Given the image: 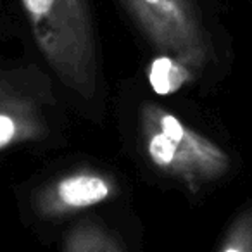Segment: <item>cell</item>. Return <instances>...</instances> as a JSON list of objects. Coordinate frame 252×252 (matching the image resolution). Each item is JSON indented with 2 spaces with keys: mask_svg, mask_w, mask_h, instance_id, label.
<instances>
[{
  "mask_svg": "<svg viewBox=\"0 0 252 252\" xmlns=\"http://www.w3.org/2000/svg\"><path fill=\"white\" fill-rule=\"evenodd\" d=\"M33 38L61 81L92 100L100 83V56L88 0H21Z\"/></svg>",
  "mask_w": 252,
  "mask_h": 252,
  "instance_id": "6da1fadb",
  "label": "cell"
},
{
  "mask_svg": "<svg viewBox=\"0 0 252 252\" xmlns=\"http://www.w3.org/2000/svg\"><path fill=\"white\" fill-rule=\"evenodd\" d=\"M116 193L118 183L111 175L98 169H78L49 183L35 202L42 216L56 218L94 207L114 199Z\"/></svg>",
  "mask_w": 252,
  "mask_h": 252,
  "instance_id": "277c9868",
  "label": "cell"
},
{
  "mask_svg": "<svg viewBox=\"0 0 252 252\" xmlns=\"http://www.w3.org/2000/svg\"><path fill=\"white\" fill-rule=\"evenodd\" d=\"M195 74V71L187 64H183L182 61L161 54V57L152 64L149 78H151L156 90L161 94H169V92L178 90L183 83L193 80Z\"/></svg>",
  "mask_w": 252,
  "mask_h": 252,
  "instance_id": "52a82bcc",
  "label": "cell"
},
{
  "mask_svg": "<svg viewBox=\"0 0 252 252\" xmlns=\"http://www.w3.org/2000/svg\"><path fill=\"white\" fill-rule=\"evenodd\" d=\"M147 158L161 173L178 180L192 193L218 182L230 171V156L211 138L158 104H144L138 112Z\"/></svg>",
  "mask_w": 252,
  "mask_h": 252,
  "instance_id": "7a4b0ae2",
  "label": "cell"
},
{
  "mask_svg": "<svg viewBox=\"0 0 252 252\" xmlns=\"http://www.w3.org/2000/svg\"><path fill=\"white\" fill-rule=\"evenodd\" d=\"M221 252H233V251H252V209L242 213L230 230L226 231L223 242L220 245Z\"/></svg>",
  "mask_w": 252,
  "mask_h": 252,
  "instance_id": "ba28073f",
  "label": "cell"
},
{
  "mask_svg": "<svg viewBox=\"0 0 252 252\" xmlns=\"http://www.w3.org/2000/svg\"><path fill=\"white\" fill-rule=\"evenodd\" d=\"M47 128L38 102L23 90L0 81V151L40 140Z\"/></svg>",
  "mask_w": 252,
  "mask_h": 252,
  "instance_id": "5b68a950",
  "label": "cell"
},
{
  "mask_svg": "<svg viewBox=\"0 0 252 252\" xmlns=\"http://www.w3.org/2000/svg\"><path fill=\"white\" fill-rule=\"evenodd\" d=\"M63 249L69 252H121L125 245L100 221L85 220L67 231Z\"/></svg>",
  "mask_w": 252,
  "mask_h": 252,
  "instance_id": "8992f818",
  "label": "cell"
},
{
  "mask_svg": "<svg viewBox=\"0 0 252 252\" xmlns=\"http://www.w3.org/2000/svg\"><path fill=\"white\" fill-rule=\"evenodd\" d=\"M147 42L162 56L200 73L214 59L209 33L193 0H121Z\"/></svg>",
  "mask_w": 252,
  "mask_h": 252,
  "instance_id": "3957f363",
  "label": "cell"
}]
</instances>
